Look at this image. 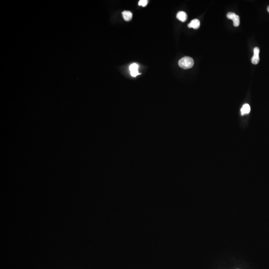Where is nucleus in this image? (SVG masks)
<instances>
[{
    "mask_svg": "<svg viewBox=\"0 0 269 269\" xmlns=\"http://www.w3.org/2000/svg\"><path fill=\"white\" fill-rule=\"evenodd\" d=\"M179 65L183 69H190L194 65V60L191 58L186 56L180 59L179 62Z\"/></svg>",
    "mask_w": 269,
    "mask_h": 269,
    "instance_id": "1",
    "label": "nucleus"
},
{
    "mask_svg": "<svg viewBox=\"0 0 269 269\" xmlns=\"http://www.w3.org/2000/svg\"><path fill=\"white\" fill-rule=\"evenodd\" d=\"M227 17L228 19L232 20L234 26L236 27L239 26L240 25V18L239 16L234 13L230 12L227 14Z\"/></svg>",
    "mask_w": 269,
    "mask_h": 269,
    "instance_id": "2",
    "label": "nucleus"
},
{
    "mask_svg": "<svg viewBox=\"0 0 269 269\" xmlns=\"http://www.w3.org/2000/svg\"><path fill=\"white\" fill-rule=\"evenodd\" d=\"M259 53H260V49L259 47H255L254 49V55L251 59L253 64H257L259 63L260 61Z\"/></svg>",
    "mask_w": 269,
    "mask_h": 269,
    "instance_id": "3",
    "label": "nucleus"
},
{
    "mask_svg": "<svg viewBox=\"0 0 269 269\" xmlns=\"http://www.w3.org/2000/svg\"><path fill=\"white\" fill-rule=\"evenodd\" d=\"M200 21L198 19H194L188 25V27L194 29H198L200 26Z\"/></svg>",
    "mask_w": 269,
    "mask_h": 269,
    "instance_id": "4",
    "label": "nucleus"
},
{
    "mask_svg": "<svg viewBox=\"0 0 269 269\" xmlns=\"http://www.w3.org/2000/svg\"><path fill=\"white\" fill-rule=\"evenodd\" d=\"M176 18L182 22H185L187 18V16L186 12L180 11L177 14Z\"/></svg>",
    "mask_w": 269,
    "mask_h": 269,
    "instance_id": "5",
    "label": "nucleus"
},
{
    "mask_svg": "<svg viewBox=\"0 0 269 269\" xmlns=\"http://www.w3.org/2000/svg\"><path fill=\"white\" fill-rule=\"evenodd\" d=\"M251 110L250 106L248 104H245L241 109V113L242 115H245V114H249Z\"/></svg>",
    "mask_w": 269,
    "mask_h": 269,
    "instance_id": "6",
    "label": "nucleus"
},
{
    "mask_svg": "<svg viewBox=\"0 0 269 269\" xmlns=\"http://www.w3.org/2000/svg\"><path fill=\"white\" fill-rule=\"evenodd\" d=\"M122 15H123V18H124L125 21L129 22V21H131L132 20L133 14H132V13L131 12H130V11H128V10L124 11L122 13Z\"/></svg>",
    "mask_w": 269,
    "mask_h": 269,
    "instance_id": "7",
    "label": "nucleus"
},
{
    "mask_svg": "<svg viewBox=\"0 0 269 269\" xmlns=\"http://www.w3.org/2000/svg\"><path fill=\"white\" fill-rule=\"evenodd\" d=\"M138 68L139 66L137 64L133 63V64H131V66H130V71L137 70H138Z\"/></svg>",
    "mask_w": 269,
    "mask_h": 269,
    "instance_id": "8",
    "label": "nucleus"
},
{
    "mask_svg": "<svg viewBox=\"0 0 269 269\" xmlns=\"http://www.w3.org/2000/svg\"><path fill=\"white\" fill-rule=\"evenodd\" d=\"M148 1L147 0H141L139 2V5L142 6V7H145L148 4Z\"/></svg>",
    "mask_w": 269,
    "mask_h": 269,
    "instance_id": "9",
    "label": "nucleus"
},
{
    "mask_svg": "<svg viewBox=\"0 0 269 269\" xmlns=\"http://www.w3.org/2000/svg\"><path fill=\"white\" fill-rule=\"evenodd\" d=\"M130 72H131V75L133 77H136V76H137L138 75L140 74V73H139L138 70L132 71Z\"/></svg>",
    "mask_w": 269,
    "mask_h": 269,
    "instance_id": "10",
    "label": "nucleus"
},
{
    "mask_svg": "<svg viewBox=\"0 0 269 269\" xmlns=\"http://www.w3.org/2000/svg\"><path fill=\"white\" fill-rule=\"evenodd\" d=\"M267 10H268V12L269 13V6H268V8H267Z\"/></svg>",
    "mask_w": 269,
    "mask_h": 269,
    "instance_id": "11",
    "label": "nucleus"
}]
</instances>
